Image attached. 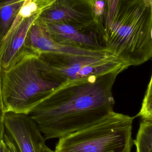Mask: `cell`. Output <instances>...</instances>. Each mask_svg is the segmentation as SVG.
I'll return each instance as SVG.
<instances>
[{"mask_svg":"<svg viewBox=\"0 0 152 152\" xmlns=\"http://www.w3.org/2000/svg\"><path fill=\"white\" fill-rule=\"evenodd\" d=\"M42 21L51 37L60 44L88 50L109 51L100 32L86 33L81 31L84 27Z\"/></svg>","mask_w":152,"mask_h":152,"instance_id":"52a82bcc","label":"cell"},{"mask_svg":"<svg viewBox=\"0 0 152 152\" xmlns=\"http://www.w3.org/2000/svg\"><path fill=\"white\" fill-rule=\"evenodd\" d=\"M151 36H152V29H151Z\"/></svg>","mask_w":152,"mask_h":152,"instance_id":"7402d4cb","label":"cell"},{"mask_svg":"<svg viewBox=\"0 0 152 152\" xmlns=\"http://www.w3.org/2000/svg\"><path fill=\"white\" fill-rule=\"evenodd\" d=\"M39 18L45 23H66L69 21L87 26L84 13L69 4L64 3L54 4L40 14Z\"/></svg>","mask_w":152,"mask_h":152,"instance_id":"30bf717a","label":"cell"},{"mask_svg":"<svg viewBox=\"0 0 152 152\" xmlns=\"http://www.w3.org/2000/svg\"><path fill=\"white\" fill-rule=\"evenodd\" d=\"M5 131L20 152H43L46 139L29 114L6 113Z\"/></svg>","mask_w":152,"mask_h":152,"instance_id":"8992f818","label":"cell"},{"mask_svg":"<svg viewBox=\"0 0 152 152\" xmlns=\"http://www.w3.org/2000/svg\"><path fill=\"white\" fill-rule=\"evenodd\" d=\"M152 10L142 0H121L114 18L100 29L107 50L129 66L152 57Z\"/></svg>","mask_w":152,"mask_h":152,"instance_id":"3957f363","label":"cell"},{"mask_svg":"<svg viewBox=\"0 0 152 152\" xmlns=\"http://www.w3.org/2000/svg\"><path fill=\"white\" fill-rule=\"evenodd\" d=\"M4 140L8 147L9 152H20L12 139L8 135L5 134Z\"/></svg>","mask_w":152,"mask_h":152,"instance_id":"2e32d148","label":"cell"},{"mask_svg":"<svg viewBox=\"0 0 152 152\" xmlns=\"http://www.w3.org/2000/svg\"><path fill=\"white\" fill-rule=\"evenodd\" d=\"M145 5L151 8L152 10V0H142Z\"/></svg>","mask_w":152,"mask_h":152,"instance_id":"d6986e66","label":"cell"},{"mask_svg":"<svg viewBox=\"0 0 152 152\" xmlns=\"http://www.w3.org/2000/svg\"><path fill=\"white\" fill-rule=\"evenodd\" d=\"M134 143L136 152H152V119H143Z\"/></svg>","mask_w":152,"mask_h":152,"instance_id":"7c38bea8","label":"cell"},{"mask_svg":"<svg viewBox=\"0 0 152 152\" xmlns=\"http://www.w3.org/2000/svg\"><path fill=\"white\" fill-rule=\"evenodd\" d=\"M39 54L42 59L66 81L99 77L129 66L110 52L97 55L55 53Z\"/></svg>","mask_w":152,"mask_h":152,"instance_id":"5b68a950","label":"cell"},{"mask_svg":"<svg viewBox=\"0 0 152 152\" xmlns=\"http://www.w3.org/2000/svg\"><path fill=\"white\" fill-rule=\"evenodd\" d=\"M39 17L30 27L26 37L25 47L28 51L37 54L48 52L83 55H101L110 52L88 50L60 44L51 37Z\"/></svg>","mask_w":152,"mask_h":152,"instance_id":"9c48e42d","label":"cell"},{"mask_svg":"<svg viewBox=\"0 0 152 152\" xmlns=\"http://www.w3.org/2000/svg\"><path fill=\"white\" fill-rule=\"evenodd\" d=\"M1 67L0 66V142L4 140L5 135V128H4V118L5 112L3 101L2 95L1 86Z\"/></svg>","mask_w":152,"mask_h":152,"instance_id":"9a60e30c","label":"cell"},{"mask_svg":"<svg viewBox=\"0 0 152 152\" xmlns=\"http://www.w3.org/2000/svg\"><path fill=\"white\" fill-rule=\"evenodd\" d=\"M105 5V3L103 1H100V0L96 1L95 3L94 7L96 13L97 14L101 13L103 9H104V7Z\"/></svg>","mask_w":152,"mask_h":152,"instance_id":"e0dca14e","label":"cell"},{"mask_svg":"<svg viewBox=\"0 0 152 152\" xmlns=\"http://www.w3.org/2000/svg\"><path fill=\"white\" fill-rule=\"evenodd\" d=\"M98 1V0H94ZM105 3L106 7V21H111L114 18L118 9L119 3L121 0H100Z\"/></svg>","mask_w":152,"mask_h":152,"instance_id":"5bb4252c","label":"cell"},{"mask_svg":"<svg viewBox=\"0 0 152 152\" xmlns=\"http://www.w3.org/2000/svg\"><path fill=\"white\" fill-rule=\"evenodd\" d=\"M0 152H10L4 140L0 142Z\"/></svg>","mask_w":152,"mask_h":152,"instance_id":"ac0fdd59","label":"cell"},{"mask_svg":"<svg viewBox=\"0 0 152 152\" xmlns=\"http://www.w3.org/2000/svg\"><path fill=\"white\" fill-rule=\"evenodd\" d=\"M42 151L43 152H55L52 151V150H51V149H50L49 147L46 146V145H44L43 147Z\"/></svg>","mask_w":152,"mask_h":152,"instance_id":"ffe728a7","label":"cell"},{"mask_svg":"<svg viewBox=\"0 0 152 152\" xmlns=\"http://www.w3.org/2000/svg\"><path fill=\"white\" fill-rule=\"evenodd\" d=\"M1 77L5 112L27 114L66 82L39 54L28 51L10 68L1 69Z\"/></svg>","mask_w":152,"mask_h":152,"instance_id":"7a4b0ae2","label":"cell"},{"mask_svg":"<svg viewBox=\"0 0 152 152\" xmlns=\"http://www.w3.org/2000/svg\"><path fill=\"white\" fill-rule=\"evenodd\" d=\"M122 71L68 80L29 115L46 140L60 138L92 126L113 111L112 89Z\"/></svg>","mask_w":152,"mask_h":152,"instance_id":"6da1fadb","label":"cell"},{"mask_svg":"<svg viewBox=\"0 0 152 152\" xmlns=\"http://www.w3.org/2000/svg\"><path fill=\"white\" fill-rule=\"evenodd\" d=\"M136 117H141L143 119H152V89L146 92L140 112Z\"/></svg>","mask_w":152,"mask_h":152,"instance_id":"4fadbf2b","label":"cell"},{"mask_svg":"<svg viewBox=\"0 0 152 152\" xmlns=\"http://www.w3.org/2000/svg\"><path fill=\"white\" fill-rule=\"evenodd\" d=\"M151 89H152V75L151 78V81H150V83H149V85H148V88H147L146 92L150 91Z\"/></svg>","mask_w":152,"mask_h":152,"instance_id":"44dd1931","label":"cell"},{"mask_svg":"<svg viewBox=\"0 0 152 152\" xmlns=\"http://www.w3.org/2000/svg\"><path fill=\"white\" fill-rule=\"evenodd\" d=\"M25 0H0V47Z\"/></svg>","mask_w":152,"mask_h":152,"instance_id":"8fae6325","label":"cell"},{"mask_svg":"<svg viewBox=\"0 0 152 152\" xmlns=\"http://www.w3.org/2000/svg\"><path fill=\"white\" fill-rule=\"evenodd\" d=\"M32 1V0H25V1Z\"/></svg>","mask_w":152,"mask_h":152,"instance_id":"603a6c76","label":"cell"},{"mask_svg":"<svg viewBox=\"0 0 152 152\" xmlns=\"http://www.w3.org/2000/svg\"><path fill=\"white\" fill-rule=\"evenodd\" d=\"M41 13L25 18L19 12L0 47V66L7 69L12 66L26 52L25 42L28 32Z\"/></svg>","mask_w":152,"mask_h":152,"instance_id":"ba28073f","label":"cell"},{"mask_svg":"<svg viewBox=\"0 0 152 152\" xmlns=\"http://www.w3.org/2000/svg\"><path fill=\"white\" fill-rule=\"evenodd\" d=\"M135 117L112 112L95 124L59 138L55 152H131Z\"/></svg>","mask_w":152,"mask_h":152,"instance_id":"277c9868","label":"cell"}]
</instances>
